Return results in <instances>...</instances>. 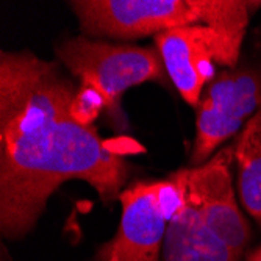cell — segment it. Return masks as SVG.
Segmentation results:
<instances>
[{"label":"cell","instance_id":"1","mask_svg":"<svg viewBox=\"0 0 261 261\" xmlns=\"http://www.w3.org/2000/svg\"><path fill=\"white\" fill-rule=\"evenodd\" d=\"M77 89L52 61L22 52L0 57V228L25 236L49 197L82 180L103 203L119 199L130 174L92 125L70 114Z\"/></svg>","mask_w":261,"mask_h":261},{"label":"cell","instance_id":"2","mask_svg":"<svg viewBox=\"0 0 261 261\" xmlns=\"http://www.w3.org/2000/svg\"><path fill=\"white\" fill-rule=\"evenodd\" d=\"M259 5L244 0H75L70 4L88 35L132 39L208 25L238 47L252 10Z\"/></svg>","mask_w":261,"mask_h":261},{"label":"cell","instance_id":"3","mask_svg":"<svg viewBox=\"0 0 261 261\" xmlns=\"http://www.w3.org/2000/svg\"><path fill=\"white\" fill-rule=\"evenodd\" d=\"M60 61L102 97L105 113L116 128L125 125L121 100L124 92L146 82L163 83L168 77L160 52L152 47L110 44L77 36L58 45Z\"/></svg>","mask_w":261,"mask_h":261},{"label":"cell","instance_id":"4","mask_svg":"<svg viewBox=\"0 0 261 261\" xmlns=\"http://www.w3.org/2000/svg\"><path fill=\"white\" fill-rule=\"evenodd\" d=\"M186 199L180 172L169 180L136 181L121 193L119 231L102 252V261L114 253L119 261H161L163 243L171 219Z\"/></svg>","mask_w":261,"mask_h":261},{"label":"cell","instance_id":"5","mask_svg":"<svg viewBox=\"0 0 261 261\" xmlns=\"http://www.w3.org/2000/svg\"><path fill=\"white\" fill-rule=\"evenodd\" d=\"M261 107V69L221 72L202 92L197 105L193 163H202Z\"/></svg>","mask_w":261,"mask_h":261},{"label":"cell","instance_id":"6","mask_svg":"<svg viewBox=\"0 0 261 261\" xmlns=\"http://www.w3.org/2000/svg\"><path fill=\"white\" fill-rule=\"evenodd\" d=\"M168 75L186 103L197 107L215 75V64L233 67L241 47L208 25H189L155 35Z\"/></svg>","mask_w":261,"mask_h":261},{"label":"cell","instance_id":"7","mask_svg":"<svg viewBox=\"0 0 261 261\" xmlns=\"http://www.w3.org/2000/svg\"><path fill=\"white\" fill-rule=\"evenodd\" d=\"M234 147H227L196 169H181L186 196L203 224L241 261L250 241V228L236 205L230 164Z\"/></svg>","mask_w":261,"mask_h":261},{"label":"cell","instance_id":"8","mask_svg":"<svg viewBox=\"0 0 261 261\" xmlns=\"http://www.w3.org/2000/svg\"><path fill=\"white\" fill-rule=\"evenodd\" d=\"M161 261H241V259L230 250V247L219 236H216L203 224L197 208L189 202L186 196L183 206L171 219L168 230H166Z\"/></svg>","mask_w":261,"mask_h":261},{"label":"cell","instance_id":"9","mask_svg":"<svg viewBox=\"0 0 261 261\" xmlns=\"http://www.w3.org/2000/svg\"><path fill=\"white\" fill-rule=\"evenodd\" d=\"M244 208L261 225V107L247 121L234 146Z\"/></svg>","mask_w":261,"mask_h":261},{"label":"cell","instance_id":"10","mask_svg":"<svg viewBox=\"0 0 261 261\" xmlns=\"http://www.w3.org/2000/svg\"><path fill=\"white\" fill-rule=\"evenodd\" d=\"M102 111H105L102 97L94 89L80 85L70 103V114L74 116V119L83 125H91Z\"/></svg>","mask_w":261,"mask_h":261},{"label":"cell","instance_id":"11","mask_svg":"<svg viewBox=\"0 0 261 261\" xmlns=\"http://www.w3.org/2000/svg\"><path fill=\"white\" fill-rule=\"evenodd\" d=\"M246 261H261V246L256 247L253 252H250L246 258Z\"/></svg>","mask_w":261,"mask_h":261},{"label":"cell","instance_id":"12","mask_svg":"<svg viewBox=\"0 0 261 261\" xmlns=\"http://www.w3.org/2000/svg\"><path fill=\"white\" fill-rule=\"evenodd\" d=\"M105 261H119V258H117L114 253H111V255H108V256L105 258Z\"/></svg>","mask_w":261,"mask_h":261}]
</instances>
